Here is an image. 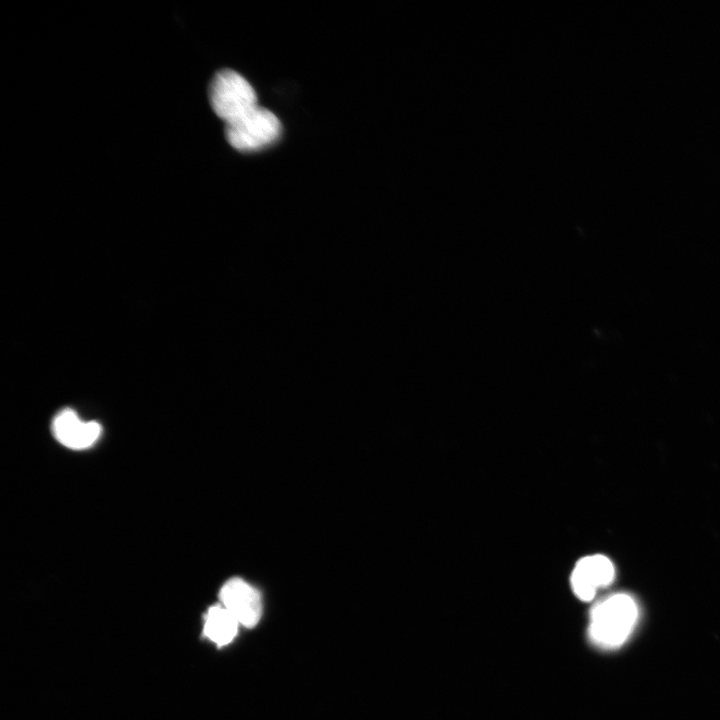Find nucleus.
<instances>
[{"label":"nucleus","instance_id":"nucleus-1","mask_svg":"<svg viewBox=\"0 0 720 720\" xmlns=\"http://www.w3.org/2000/svg\"><path fill=\"white\" fill-rule=\"evenodd\" d=\"M638 617V608L632 597L615 594L596 604L590 614L588 634L603 648L622 645L630 636Z\"/></svg>","mask_w":720,"mask_h":720},{"label":"nucleus","instance_id":"nucleus-2","mask_svg":"<svg viewBox=\"0 0 720 720\" xmlns=\"http://www.w3.org/2000/svg\"><path fill=\"white\" fill-rule=\"evenodd\" d=\"M209 100L213 111L225 124L258 106L253 87L231 69L220 70L214 75L209 85Z\"/></svg>","mask_w":720,"mask_h":720},{"label":"nucleus","instance_id":"nucleus-3","mask_svg":"<svg viewBox=\"0 0 720 720\" xmlns=\"http://www.w3.org/2000/svg\"><path fill=\"white\" fill-rule=\"evenodd\" d=\"M282 126L270 110L256 106L242 117L225 124V136L236 150L248 152L274 143L281 135Z\"/></svg>","mask_w":720,"mask_h":720},{"label":"nucleus","instance_id":"nucleus-4","mask_svg":"<svg viewBox=\"0 0 720 720\" xmlns=\"http://www.w3.org/2000/svg\"><path fill=\"white\" fill-rule=\"evenodd\" d=\"M219 597L240 625L247 628L257 625L262 613L261 598L250 584L241 578H231L222 586Z\"/></svg>","mask_w":720,"mask_h":720},{"label":"nucleus","instance_id":"nucleus-5","mask_svg":"<svg viewBox=\"0 0 720 720\" xmlns=\"http://www.w3.org/2000/svg\"><path fill=\"white\" fill-rule=\"evenodd\" d=\"M614 575V566L606 556H585L576 563L571 573V587L579 599L589 601L599 588L612 582Z\"/></svg>","mask_w":720,"mask_h":720},{"label":"nucleus","instance_id":"nucleus-6","mask_svg":"<svg viewBox=\"0 0 720 720\" xmlns=\"http://www.w3.org/2000/svg\"><path fill=\"white\" fill-rule=\"evenodd\" d=\"M56 440L71 449H85L100 437L102 428L95 421H83L72 409H63L52 422Z\"/></svg>","mask_w":720,"mask_h":720},{"label":"nucleus","instance_id":"nucleus-7","mask_svg":"<svg viewBox=\"0 0 720 720\" xmlns=\"http://www.w3.org/2000/svg\"><path fill=\"white\" fill-rule=\"evenodd\" d=\"M239 622L222 604L210 607L205 615V636L221 647L229 644L238 632Z\"/></svg>","mask_w":720,"mask_h":720}]
</instances>
